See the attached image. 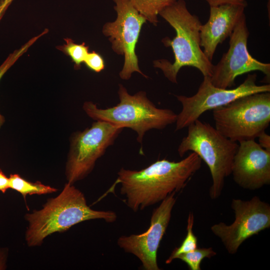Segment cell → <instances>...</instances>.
I'll return each instance as SVG.
<instances>
[{"mask_svg":"<svg viewBox=\"0 0 270 270\" xmlns=\"http://www.w3.org/2000/svg\"><path fill=\"white\" fill-rule=\"evenodd\" d=\"M202 160L191 152L180 161L158 160L140 170L122 168L115 183L120 184V194L125 196L126 204L136 212L184 189L200 168Z\"/></svg>","mask_w":270,"mask_h":270,"instance_id":"obj_1","label":"cell"},{"mask_svg":"<svg viewBox=\"0 0 270 270\" xmlns=\"http://www.w3.org/2000/svg\"><path fill=\"white\" fill-rule=\"evenodd\" d=\"M116 218L113 211L91 208L84 194L68 182L60 194L48 199L41 210L25 215L28 222L26 241L29 246H38L48 236L64 232L80 222L101 219L110 223Z\"/></svg>","mask_w":270,"mask_h":270,"instance_id":"obj_2","label":"cell"},{"mask_svg":"<svg viewBox=\"0 0 270 270\" xmlns=\"http://www.w3.org/2000/svg\"><path fill=\"white\" fill-rule=\"evenodd\" d=\"M175 30L172 40L166 37L162 40L166 46L172 48L174 60L166 59L154 62V66L160 68L171 82L177 83V75L184 66L196 68L204 76H210L214 64L208 60L201 48L200 28L202 24L198 16L192 14L184 0H177L160 13Z\"/></svg>","mask_w":270,"mask_h":270,"instance_id":"obj_3","label":"cell"},{"mask_svg":"<svg viewBox=\"0 0 270 270\" xmlns=\"http://www.w3.org/2000/svg\"><path fill=\"white\" fill-rule=\"evenodd\" d=\"M118 92L120 102L115 106L102 109L92 102H86L83 110L95 120L132 130L136 132V140L140 144L149 130H162L176 122L177 114L170 109L157 108L147 98L145 92L131 95L120 84Z\"/></svg>","mask_w":270,"mask_h":270,"instance_id":"obj_4","label":"cell"},{"mask_svg":"<svg viewBox=\"0 0 270 270\" xmlns=\"http://www.w3.org/2000/svg\"><path fill=\"white\" fill-rule=\"evenodd\" d=\"M187 128V134L178 147V154L182 157L191 151L204 161L212 178L210 196L212 200H216L221 196L226 178L231 174L238 144L222 135L210 124L199 119Z\"/></svg>","mask_w":270,"mask_h":270,"instance_id":"obj_5","label":"cell"},{"mask_svg":"<svg viewBox=\"0 0 270 270\" xmlns=\"http://www.w3.org/2000/svg\"><path fill=\"white\" fill-rule=\"evenodd\" d=\"M215 128L237 142L255 140L270 123V92L254 93L214 109Z\"/></svg>","mask_w":270,"mask_h":270,"instance_id":"obj_6","label":"cell"},{"mask_svg":"<svg viewBox=\"0 0 270 270\" xmlns=\"http://www.w3.org/2000/svg\"><path fill=\"white\" fill-rule=\"evenodd\" d=\"M122 129L106 122L96 120L90 127L75 132L66 166L68 182L73 184L85 178Z\"/></svg>","mask_w":270,"mask_h":270,"instance_id":"obj_7","label":"cell"},{"mask_svg":"<svg viewBox=\"0 0 270 270\" xmlns=\"http://www.w3.org/2000/svg\"><path fill=\"white\" fill-rule=\"evenodd\" d=\"M256 74H248L243 82L234 88H222L214 86L210 76H204L196 94L191 96L176 95L182 109L177 114L175 131L187 128L209 110L225 106L243 96L254 93L270 92V84L258 85Z\"/></svg>","mask_w":270,"mask_h":270,"instance_id":"obj_8","label":"cell"},{"mask_svg":"<svg viewBox=\"0 0 270 270\" xmlns=\"http://www.w3.org/2000/svg\"><path fill=\"white\" fill-rule=\"evenodd\" d=\"M231 208L234 220L228 225L220 222L210 227L212 232L222 242L228 252L236 254L247 239L270 227V206L254 196L249 200L234 198Z\"/></svg>","mask_w":270,"mask_h":270,"instance_id":"obj_9","label":"cell"},{"mask_svg":"<svg viewBox=\"0 0 270 270\" xmlns=\"http://www.w3.org/2000/svg\"><path fill=\"white\" fill-rule=\"evenodd\" d=\"M113 1L117 18L113 22H106L102 32L108 37L112 50L118 54L124 56V64L119 76L122 80H128L134 72H138L147 78L139 68L136 53L141 28L146 20L128 0Z\"/></svg>","mask_w":270,"mask_h":270,"instance_id":"obj_10","label":"cell"},{"mask_svg":"<svg viewBox=\"0 0 270 270\" xmlns=\"http://www.w3.org/2000/svg\"><path fill=\"white\" fill-rule=\"evenodd\" d=\"M248 36L244 14L230 36L228 50L220 62L213 66L210 80L214 86L230 88L234 85L238 76L256 70L262 72L270 80V64L260 62L250 54L247 48Z\"/></svg>","mask_w":270,"mask_h":270,"instance_id":"obj_11","label":"cell"},{"mask_svg":"<svg viewBox=\"0 0 270 270\" xmlns=\"http://www.w3.org/2000/svg\"><path fill=\"white\" fill-rule=\"evenodd\" d=\"M174 192L154 210L148 230L139 234L120 236L118 245L125 252L132 254L141 262L146 270H159L157 252L160 242L168 226L176 201Z\"/></svg>","mask_w":270,"mask_h":270,"instance_id":"obj_12","label":"cell"},{"mask_svg":"<svg viewBox=\"0 0 270 270\" xmlns=\"http://www.w3.org/2000/svg\"><path fill=\"white\" fill-rule=\"evenodd\" d=\"M234 182L241 188L256 190L270 184V152L255 140L239 142L232 169Z\"/></svg>","mask_w":270,"mask_h":270,"instance_id":"obj_13","label":"cell"},{"mask_svg":"<svg viewBox=\"0 0 270 270\" xmlns=\"http://www.w3.org/2000/svg\"><path fill=\"white\" fill-rule=\"evenodd\" d=\"M246 6L226 4L210 7L209 18L200 26V44L204 48V54L210 62L218 44L230 36L244 14Z\"/></svg>","mask_w":270,"mask_h":270,"instance_id":"obj_14","label":"cell"},{"mask_svg":"<svg viewBox=\"0 0 270 270\" xmlns=\"http://www.w3.org/2000/svg\"><path fill=\"white\" fill-rule=\"evenodd\" d=\"M10 188L21 194L26 200L28 194H43L54 192L58 190L40 182H32L21 177L18 174H11L9 177Z\"/></svg>","mask_w":270,"mask_h":270,"instance_id":"obj_15","label":"cell"},{"mask_svg":"<svg viewBox=\"0 0 270 270\" xmlns=\"http://www.w3.org/2000/svg\"><path fill=\"white\" fill-rule=\"evenodd\" d=\"M132 6L146 20L156 26L158 15L177 0H128Z\"/></svg>","mask_w":270,"mask_h":270,"instance_id":"obj_16","label":"cell"},{"mask_svg":"<svg viewBox=\"0 0 270 270\" xmlns=\"http://www.w3.org/2000/svg\"><path fill=\"white\" fill-rule=\"evenodd\" d=\"M194 224V216L192 212L188 214L187 226L186 234L178 247H176L172 252L170 256L166 260V263L169 264L180 254L192 252L198 248V239L193 232V226Z\"/></svg>","mask_w":270,"mask_h":270,"instance_id":"obj_17","label":"cell"},{"mask_svg":"<svg viewBox=\"0 0 270 270\" xmlns=\"http://www.w3.org/2000/svg\"><path fill=\"white\" fill-rule=\"evenodd\" d=\"M66 43L62 46H56L60 50L70 56L74 63V68L76 69L80 68L81 64L84 62L87 54L89 52L88 46L84 42L78 44L69 38H64Z\"/></svg>","mask_w":270,"mask_h":270,"instance_id":"obj_18","label":"cell"},{"mask_svg":"<svg viewBox=\"0 0 270 270\" xmlns=\"http://www.w3.org/2000/svg\"><path fill=\"white\" fill-rule=\"evenodd\" d=\"M216 252L212 247L197 248L196 250L180 255L176 259L185 262L190 270H200V264L204 258H210L215 256Z\"/></svg>","mask_w":270,"mask_h":270,"instance_id":"obj_19","label":"cell"},{"mask_svg":"<svg viewBox=\"0 0 270 270\" xmlns=\"http://www.w3.org/2000/svg\"><path fill=\"white\" fill-rule=\"evenodd\" d=\"M48 32L45 29L42 33L34 36L28 40L26 43L22 46L20 48L15 50L10 54L4 62L0 66V80L8 71V70L15 63V62L25 53L28 48L35 42L40 38ZM5 122L4 118L0 113V128L2 126Z\"/></svg>","mask_w":270,"mask_h":270,"instance_id":"obj_20","label":"cell"},{"mask_svg":"<svg viewBox=\"0 0 270 270\" xmlns=\"http://www.w3.org/2000/svg\"><path fill=\"white\" fill-rule=\"evenodd\" d=\"M86 67L96 72H100L105 68L104 58L95 51L88 52L84 62Z\"/></svg>","mask_w":270,"mask_h":270,"instance_id":"obj_21","label":"cell"},{"mask_svg":"<svg viewBox=\"0 0 270 270\" xmlns=\"http://www.w3.org/2000/svg\"><path fill=\"white\" fill-rule=\"evenodd\" d=\"M210 6H216L221 4H232L247 6L245 0H206Z\"/></svg>","mask_w":270,"mask_h":270,"instance_id":"obj_22","label":"cell"},{"mask_svg":"<svg viewBox=\"0 0 270 270\" xmlns=\"http://www.w3.org/2000/svg\"><path fill=\"white\" fill-rule=\"evenodd\" d=\"M258 138L259 144L266 150L270 152V136L266 132H264Z\"/></svg>","mask_w":270,"mask_h":270,"instance_id":"obj_23","label":"cell"},{"mask_svg":"<svg viewBox=\"0 0 270 270\" xmlns=\"http://www.w3.org/2000/svg\"><path fill=\"white\" fill-rule=\"evenodd\" d=\"M10 188L9 178L0 169V191L5 193Z\"/></svg>","mask_w":270,"mask_h":270,"instance_id":"obj_24","label":"cell"},{"mask_svg":"<svg viewBox=\"0 0 270 270\" xmlns=\"http://www.w3.org/2000/svg\"><path fill=\"white\" fill-rule=\"evenodd\" d=\"M8 257V251L6 248H0V270L6 268V260Z\"/></svg>","mask_w":270,"mask_h":270,"instance_id":"obj_25","label":"cell"},{"mask_svg":"<svg viewBox=\"0 0 270 270\" xmlns=\"http://www.w3.org/2000/svg\"><path fill=\"white\" fill-rule=\"evenodd\" d=\"M14 0H0V20Z\"/></svg>","mask_w":270,"mask_h":270,"instance_id":"obj_26","label":"cell"}]
</instances>
